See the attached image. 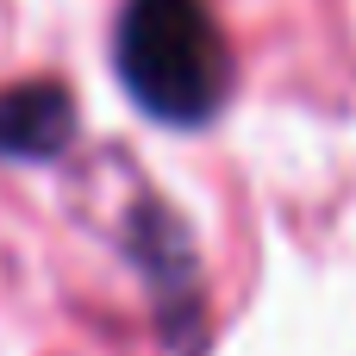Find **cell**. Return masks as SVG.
<instances>
[{"label":"cell","mask_w":356,"mask_h":356,"mask_svg":"<svg viewBox=\"0 0 356 356\" xmlns=\"http://www.w3.org/2000/svg\"><path fill=\"white\" fill-rule=\"evenodd\" d=\"M113 56L131 100L163 125H207L232 94V50L207 0H131Z\"/></svg>","instance_id":"cell-1"},{"label":"cell","mask_w":356,"mask_h":356,"mask_svg":"<svg viewBox=\"0 0 356 356\" xmlns=\"http://www.w3.org/2000/svg\"><path fill=\"white\" fill-rule=\"evenodd\" d=\"M75 138V100L56 81H19L0 94V156L44 163Z\"/></svg>","instance_id":"cell-2"}]
</instances>
